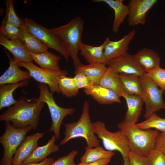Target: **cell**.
Wrapping results in <instances>:
<instances>
[{"label":"cell","instance_id":"6da1fadb","mask_svg":"<svg viewBox=\"0 0 165 165\" xmlns=\"http://www.w3.org/2000/svg\"><path fill=\"white\" fill-rule=\"evenodd\" d=\"M44 104L37 101L36 98L29 99L21 97L15 104L0 115V120L11 122L16 128L30 126L35 130L39 124V116Z\"/></svg>","mask_w":165,"mask_h":165},{"label":"cell","instance_id":"7a4b0ae2","mask_svg":"<svg viewBox=\"0 0 165 165\" xmlns=\"http://www.w3.org/2000/svg\"><path fill=\"white\" fill-rule=\"evenodd\" d=\"M83 27V21L79 16L76 17L67 24L52 28L50 31L59 38L73 62L75 70L82 64L78 57Z\"/></svg>","mask_w":165,"mask_h":165},{"label":"cell","instance_id":"3957f363","mask_svg":"<svg viewBox=\"0 0 165 165\" xmlns=\"http://www.w3.org/2000/svg\"><path fill=\"white\" fill-rule=\"evenodd\" d=\"M118 127L126 136L130 151L141 156L148 157L155 148V142L158 131L152 129L143 130L136 124L126 123L123 121Z\"/></svg>","mask_w":165,"mask_h":165},{"label":"cell","instance_id":"277c9868","mask_svg":"<svg viewBox=\"0 0 165 165\" xmlns=\"http://www.w3.org/2000/svg\"><path fill=\"white\" fill-rule=\"evenodd\" d=\"M64 126V137L61 141L63 145L69 140L78 138L85 139L86 147L92 148L100 146V142L97 137L95 135L93 123L91 122L88 102H84L82 112L79 120L70 123H63Z\"/></svg>","mask_w":165,"mask_h":165},{"label":"cell","instance_id":"5b68a950","mask_svg":"<svg viewBox=\"0 0 165 165\" xmlns=\"http://www.w3.org/2000/svg\"><path fill=\"white\" fill-rule=\"evenodd\" d=\"M38 88L39 95L37 101L47 104L52 119V125L48 131L53 132L57 139H58L60 137L61 126L63 119L67 116L73 114L75 109L72 107L64 108L59 106L54 100L53 93L49 91L47 85L40 83Z\"/></svg>","mask_w":165,"mask_h":165},{"label":"cell","instance_id":"8992f818","mask_svg":"<svg viewBox=\"0 0 165 165\" xmlns=\"http://www.w3.org/2000/svg\"><path fill=\"white\" fill-rule=\"evenodd\" d=\"M93 125L95 134L101 140L106 150L119 152L123 159L128 157L130 151L128 141L122 131L111 132L107 129L105 124L100 121L93 123Z\"/></svg>","mask_w":165,"mask_h":165},{"label":"cell","instance_id":"52a82bcc","mask_svg":"<svg viewBox=\"0 0 165 165\" xmlns=\"http://www.w3.org/2000/svg\"><path fill=\"white\" fill-rule=\"evenodd\" d=\"M5 125V131L0 137V143L4 149L0 165L13 164V156L16 149L25 139L27 133L32 129L30 126L23 128H16L9 121L6 122Z\"/></svg>","mask_w":165,"mask_h":165},{"label":"cell","instance_id":"ba28073f","mask_svg":"<svg viewBox=\"0 0 165 165\" xmlns=\"http://www.w3.org/2000/svg\"><path fill=\"white\" fill-rule=\"evenodd\" d=\"M22 29L34 35L47 46L61 53L67 61L69 55L58 37L53 33L31 19H22Z\"/></svg>","mask_w":165,"mask_h":165},{"label":"cell","instance_id":"9c48e42d","mask_svg":"<svg viewBox=\"0 0 165 165\" xmlns=\"http://www.w3.org/2000/svg\"><path fill=\"white\" fill-rule=\"evenodd\" d=\"M140 78L145 95L143 102L145 105V112L144 117L147 119L156 112L165 109V102L162 96L164 91L158 88L146 73Z\"/></svg>","mask_w":165,"mask_h":165},{"label":"cell","instance_id":"30bf717a","mask_svg":"<svg viewBox=\"0 0 165 165\" xmlns=\"http://www.w3.org/2000/svg\"><path fill=\"white\" fill-rule=\"evenodd\" d=\"M18 66L27 69L30 76L36 81L48 85L50 92L53 93L59 94L57 83L59 76L63 74H68V72L63 70L61 72H57L49 71L35 65L32 62H24L19 61L14 58Z\"/></svg>","mask_w":165,"mask_h":165},{"label":"cell","instance_id":"8fae6325","mask_svg":"<svg viewBox=\"0 0 165 165\" xmlns=\"http://www.w3.org/2000/svg\"><path fill=\"white\" fill-rule=\"evenodd\" d=\"M157 2L156 0H130L127 19L129 26H134L139 24H144L146 20L147 13Z\"/></svg>","mask_w":165,"mask_h":165},{"label":"cell","instance_id":"7c38bea8","mask_svg":"<svg viewBox=\"0 0 165 165\" xmlns=\"http://www.w3.org/2000/svg\"><path fill=\"white\" fill-rule=\"evenodd\" d=\"M106 65L119 74L134 75L140 77L146 73L136 61L132 55L128 53L108 61Z\"/></svg>","mask_w":165,"mask_h":165},{"label":"cell","instance_id":"4fadbf2b","mask_svg":"<svg viewBox=\"0 0 165 165\" xmlns=\"http://www.w3.org/2000/svg\"><path fill=\"white\" fill-rule=\"evenodd\" d=\"M135 34V30H133L116 41H111L109 38H107L105 41V44L104 53L107 62L127 53L129 45Z\"/></svg>","mask_w":165,"mask_h":165},{"label":"cell","instance_id":"5bb4252c","mask_svg":"<svg viewBox=\"0 0 165 165\" xmlns=\"http://www.w3.org/2000/svg\"><path fill=\"white\" fill-rule=\"evenodd\" d=\"M45 133L37 132L26 137L16 149L12 160L13 165H21L38 147V141Z\"/></svg>","mask_w":165,"mask_h":165},{"label":"cell","instance_id":"9a60e30c","mask_svg":"<svg viewBox=\"0 0 165 165\" xmlns=\"http://www.w3.org/2000/svg\"><path fill=\"white\" fill-rule=\"evenodd\" d=\"M84 92L100 104L109 105L114 103H121L120 97L116 93L99 85H94L90 88L85 89Z\"/></svg>","mask_w":165,"mask_h":165},{"label":"cell","instance_id":"2e32d148","mask_svg":"<svg viewBox=\"0 0 165 165\" xmlns=\"http://www.w3.org/2000/svg\"><path fill=\"white\" fill-rule=\"evenodd\" d=\"M0 44L8 50L16 60L22 62L33 63L30 53L18 39H8L0 34Z\"/></svg>","mask_w":165,"mask_h":165},{"label":"cell","instance_id":"e0dca14e","mask_svg":"<svg viewBox=\"0 0 165 165\" xmlns=\"http://www.w3.org/2000/svg\"><path fill=\"white\" fill-rule=\"evenodd\" d=\"M9 60V66L0 77V86L19 83L31 78L29 73L20 69L15 60L6 53Z\"/></svg>","mask_w":165,"mask_h":165},{"label":"cell","instance_id":"ac0fdd59","mask_svg":"<svg viewBox=\"0 0 165 165\" xmlns=\"http://www.w3.org/2000/svg\"><path fill=\"white\" fill-rule=\"evenodd\" d=\"M132 56L138 65L146 73L160 66V59L159 56L157 53L151 49L144 48Z\"/></svg>","mask_w":165,"mask_h":165},{"label":"cell","instance_id":"d6986e66","mask_svg":"<svg viewBox=\"0 0 165 165\" xmlns=\"http://www.w3.org/2000/svg\"><path fill=\"white\" fill-rule=\"evenodd\" d=\"M123 97L125 99L127 110L123 121L130 124H136L142 111L143 100L139 95L125 94Z\"/></svg>","mask_w":165,"mask_h":165},{"label":"cell","instance_id":"ffe728a7","mask_svg":"<svg viewBox=\"0 0 165 165\" xmlns=\"http://www.w3.org/2000/svg\"><path fill=\"white\" fill-rule=\"evenodd\" d=\"M56 139L55 136L53 135L46 144L38 146L21 165L40 163L46 159L51 153L58 152L59 146L55 144Z\"/></svg>","mask_w":165,"mask_h":165},{"label":"cell","instance_id":"44dd1931","mask_svg":"<svg viewBox=\"0 0 165 165\" xmlns=\"http://www.w3.org/2000/svg\"><path fill=\"white\" fill-rule=\"evenodd\" d=\"M93 1L96 2H104L113 10L114 18L112 30L115 33H117L126 17L128 16L129 6L124 4L123 0H95Z\"/></svg>","mask_w":165,"mask_h":165},{"label":"cell","instance_id":"7402d4cb","mask_svg":"<svg viewBox=\"0 0 165 165\" xmlns=\"http://www.w3.org/2000/svg\"><path fill=\"white\" fill-rule=\"evenodd\" d=\"M33 61H34L42 68L54 72H61L59 62L61 57L47 51L35 53H30Z\"/></svg>","mask_w":165,"mask_h":165},{"label":"cell","instance_id":"603a6c76","mask_svg":"<svg viewBox=\"0 0 165 165\" xmlns=\"http://www.w3.org/2000/svg\"><path fill=\"white\" fill-rule=\"evenodd\" d=\"M104 42L98 46H94L82 43L80 49V54L89 64L99 63L106 65L104 50L105 46Z\"/></svg>","mask_w":165,"mask_h":165},{"label":"cell","instance_id":"cb8c5ba5","mask_svg":"<svg viewBox=\"0 0 165 165\" xmlns=\"http://www.w3.org/2000/svg\"><path fill=\"white\" fill-rule=\"evenodd\" d=\"M99 85L114 91L120 97H123L125 94L119 74L108 67L101 79Z\"/></svg>","mask_w":165,"mask_h":165},{"label":"cell","instance_id":"d4e9b609","mask_svg":"<svg viewBox=\"0 0 165 165\" xmlns=\"http://www.w3.org/2000/svg\"><path fill=\"white\" fill-rule=\"evenodd\" d=\"M28 80L18 83L6 84L0 86V110L6 107H9L17 102L14 98L13 94L17 88L27 86L29 84Z\"/></svg>","mask_w":165,"mask_h":165},{"label":"cell","instance_id":"484cf974","mask_svg":"<svg viewBox=\"0 0 165 165\" xmlns=\"http://www.w3.org/2000/svg\"><path fill=\"white\" fill-rule=\"evenodd\" d=\"M119 76L125 94H135L145 98L140 77L134 75L119 74Z\"/></svg>","mask_w":165,"mask_h":165},{"label":"cell","instance_id":"4316f807","mask_svg":"<svg viewBox=\"0 0 165 165\" xmlns=\"http://www.w3.org/2000/svg\"><path fill=\"white\" fill-rule=\"evenodd\" d=\"M107 68L106 65L101 63L82 64L75 70V73L80 72L83 74L91 80L94 85H97Z\"/></svg>","mask_w":165,"mask_h":165},{"label":"cell","instance_id":"83f0119b","mask_svg":"<svg viewBox=\"0 0 165 165\" xmlns=\"http://www.w3.org/2000/svg\"><path fill=\"white\" fill-rule=\"evenodd\" d=\"M18 39L29 53H42L47 51L49 48L32 35L23 29Z\"/></svg>","mask_w":165,"mask_h":165},{"label":"cell","instance_id":"f1b7e54d","mask_svg":"<svg viewBox=\"0 0 165 165\" xmlns=\"http://www.w3.org/2000/svg\"><path fill=\"white\" fill-rule=\"evenodd\" d=\"M85 152L81 157L80 162L88 163L100 160L111 158L114 155L113 152L108 151L104 149L101 146L92 148L85 147Z\"/></svg>","mask_w":165,"mask_h":165},{"label":"cell","instance_id":"f546056e","mask_svg":"<svg viewBox=\"0 0 165 165\" xmlns=\"http://www.w3.org/2000/svg\"><path fill=\"white\" fill-rule=\"evenodd\" d=\"M67 74L60 75L57 79V83L60 91L62 95L68 97L77 95L79 89L76 86L73 78L66 76Z\"/></svg>","mask_w":165,"mask_h":165},{"label":"cell","instance_id":"4dcf8cb0","mask_svg":"<svg viewBox=\"0 0 165 165\" xmlns=\"http://www.w3.org/2000/svg\"><path fill=\"white\" fill-rule=\"evenodd\" d=\"M136 125L143 130L154 129L160 130L161 132H165V119L159 117L156 113L145 121L136 124Z\"/></svg>","mask_w":165,"mask_h":165},{"label":"cell","instance_id":"1f68e13d","mask_svg":"<svg viewBox=\"0 0 165 165\" xmlns=\"http://www.w3.org/2000/svg\"><path fill=\"white\" fill-rule=\"evenodd\" d=\"M22 30L4 18L0 28V34L8 39H16Z\"/></svg>","mask_w":165,"mask_h":165},{"label":"cell","instance_id":"d6a6232c","mask_svg":"<svg viewBox=\"0 0 165 165\" xmlns=\"http://www.w3.org/2000/svg\"><path fill=\"white\" fill-rule=\"evenodd\" d=\"M14 2L13 0H5L6 15L4 18L14 25L22 29L23 24L22 19L19 18L15 12Z\"/></svg>","mask_w":165,"mask_h":165},{"label":"cell","instance_id":"836d02e7","mask_svg":"<svg viewBox=\"0 0 165 165\" xmlns=\"http://www.w3.org/2000/svg\"><path fill=\"white\" fill-rule=\"evenodd\" d=\"M146 74L149 78L161 89L165 91V69L160 66Z\"/></svg>","mask_w":165,"mask_h":165},{"label":"cell","instance_id":"e575fe53","mask_svg":"<svg viewBox=\"0 0 165 165\" xmlns=\"http://www.w3.org/2000/svg\"><path fill=\"white\" fill-rule=\"evenodd\" d=\"M75 74V75L73 78L78 89L82 88H89L94 85L91 80L83 74L80 72Z\"/></svg>","mask_w":165,"mask_h":165},{"label":"cell","instance_id":"d590c367","mask_svg":"<svg viewBox=\"0 0 165 165\" xmlns=\"http://www.w3.org/2000/svg\"><path fill=\"white\" fill-rule=\"evenodd\" d=\"M148 157L150 165H165V155L156 148L150 152Z\"/></svg>","mask_w":165,"mask_h":165},{"label":"cell","instance_id":"8d00e7d4","mask_svg":"<svg viewBox=\"0 0 165 165\" xmlns=\"http://www.w3.org/2000/svg\"><path fill=\"white\" fill-rule=\"evenodd\" d=\"M78 153L77 150H73L67 155L58 158L51 165H77L75 163L74 160Z\"/></svg>","mask_w":165,"mask_h":165},{"label":"cell","instance_id":"74e56055","mask_svg":"<svg viewBox=\"0 0 165 165\" xmlns=\"http://www.w3.org/2000/svg\"><path fill=\"white\" fill-rule=\"evenodd\" d=\"M128 158L131 165H150V161L148 157H144L130 151Z\"/></svg>","mask_w":165,"mask_h":165},{"label":"cell","instance_id":"f35d334b","mask_svg":"<svg viewBox=\"0 0 165 165\" xmlns=\"http://www.w3.org/2000/svg\"><path fill=\"white\" fill-rule=\"evenodd\" d=\"M155 148L160 151L165 155V132H158L156 139Z\"/></svg>","mask_w":165,"mask_h":165},{"label":"cell","instance_id":"ab89813d","mask_svg":"<svg viewBox=\"0 0 165 165\" xmlns=\"http://www.w3.org/2000/svg\"><path fill=\"white\" fill-rule=\"evenodd\" d=\"M111 160V158H109L104 159L88 163L80 162L77 165H108L110 162Z\"/></svg>","mask_w":165,"mask_h":165},{"label":"cell","instance_id":"60d3db41","mask_svg":"<svg viewBox=\"0 0 165 165\" xmlns=\"http://www.w3.org/2000/svg\"><path fill=\"white\" fill-rule=\"evenodd\" d=\"M54 162L53 159L49 158H47L39 163L28 164L25 165H51Z\"/></svg>","mask_w":165,"mask_h":165},{"label":"cell","instance_id":"b9f144b4","mask_svg":"<svg viewBox=\"0 0 165 165\" xmlns=\"http://www.w3.org/2000/svg\"><path fill=\"white\" fill-rule=\"evenodd\" d=\"M123 165H131L130 163L128 157L123 159Z\"/></svg>","mask_w":165,"mask_h":165},{"label":"cell","instance_id":"7bdbcfd3","mask_svg":"<svg viewBox=\"0 0 165 165\" xmlns=\"http://www.w3.org/2000/svg\"><path fill=\"white\" fill-rule=\"evenodd\" d=\"M8 165H13V164H11Z\"/></svg>","mask_w":165,"mask_h":165}]
</instances>
